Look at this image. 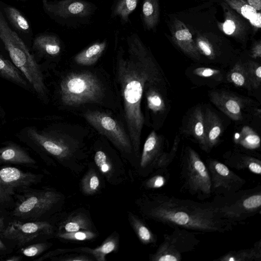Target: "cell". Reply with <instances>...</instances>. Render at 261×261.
Wrapping results in <instances>:
<instances>
[{"instance_id": "6da1fadb", "label": "cell", "mask_w": 261, "mask_h": 261, "mask_svg": "<svg viewBox=\"0 0 261 261\" xmlns=\"http://www.w3.org/2000/svg\"><path fill=\"white\" fill-rule=\"evenodd\" d=\"M127 55L121 48L118 54L116 77L123 105L124 117L133 151L139 157L144 117L141 100L146 86L165 82L160 68L135 33L127 37Z\"/></svg>"}, {"instance_id": "7a4b0ae2", "label": "cell", "mask_w": 261, "mask_h": 261, "mask_svg": "<svg viewBox=\"0 0 261 261\" xmlns=\"http://www.w3.org/2000/svg\"><path fill=\"white\" fill-rule=\"evenodd\" d=\"M140 209L148 219L196 234L224 233L231 230L236 225L224 217L212 201L198 202L154 194L142 199Z\"/></svg>"}, {"instance_id": "3957f363", "label": "cell", "mask_w": 261, "mask_h": 261, "mask_svg": "<svg viewBox=\"0 0 261 261\" xmlns=\"http://www.w3.org/2000/svg\"><path fill=\"white\" fill-rule=\"evenodd\" d=\"M0 39L14 66L27 80L40 98L46 96V88L39 65L16 32L9 25L0 10Z\"/></svg>"}, {"instance_id": "277c9868", "label": "cell", "mask_w": 261, "mask_h": 261, "mask_svg": "<svg viewBox=\"0 0 261 261\" xmlns=\"http://www.w3.org/2000/svg\"><path fill=\"white\" fill-rule=\"evenodd\" d=\"M181 189L203 201L212 196L210 173L199 154L190 146L182 148L180 161Z\"/></svg>"}, {"instance_id": "5b68a950", "label": "cell", "mask_w": 261, "mask_h": 261, "mask_svg": "<svg viewBox=\"0 0 261 261\" xmlns=\"http://www.w3.org/2000/svg\"><path fill=\"white\" fill-rule=\"evenodd\" d=\"M60 94L64 105L76 106L99 102L103 97V90L100 81L92 73L74 72L61 81Z\"/></svg>"}, {"instance_id": "8992f818", "label": "cell", "mask_w": 261, "mask_h": 261, "mask_svg": "<svg viewBox=\"0 0 261 261\" xmlns=\"http://www.w3.org/2000/svg\"><path fill=\"white\" fill-rule=\"evenodd\" d=\"M224 217L235 225L261 211V187L240 190L225 195L215 196L213 201Z\"/></svg>"}, {"instance_id": "52a82bcc", "label": "cell", "mask_w": 261, "mask_h": 261, "mask_svg": "<svg viewBox=\"0 0 261 261\" xmlns=\"http://www.w3.org/2000/svg\"><path fill=\"white\" fill-rule=\"evenodd\" d=\"M27 135L34 144L73 170L71 160L75 159L77 142L55 133L39 130L34 127L27 129Z\"/></svg>"}, {"instance_id": "ba28073f", "label": "cell", "mask_w": 261, "mask_h": 261, "mask_svg": "<svg viewBox=\"0 0 261 261\" xmlns=\"http://www.w3.org/2000/svg\"><path fill=\"white\" fill-rule=\"evenodd\" d=\"M196 233L175 228L171 234H165L156 251L150 255L151 261H180L182 255L196 249L200 243Z\"/></svg>"}, {"instance_id": "9c48e42d", "label": "cell", "mask_w": 261, "mask_h": 261, "mask_svg": "<svg viewBox=\"0 0 261 261\" xmlns=\"http://www.w3.org/2000/svg\"><path fill=\"white\" fill-rule=\"evenodd\" d=\"M84 117L89 124L107 137L121 151L127 153L132 151L129 136L111 116L99 111H88L84 114Z\"/></svg>"}, {"instance_id": "30bf717a", "label": "cell", "mask_w": 261, "mask_h": 261, "mask_svg": "<svg viewBox=\"0 0 261 261\" xmlns=\"http://www.w3.org/2000/svg\"><path fill=\"white\" fill-rule=\"evenodd\" d=\"M205 164L211 177L212 194L215 196L233 193L246 183L245 179L216 159H207Z\"/></svg>"}, {"instance_id": "8fae6325", "label": "cell", "mask_w": 261, "mask_h": 261, "mask_svg": "<svg viewBox=\"0 0 261 261\" xmlns=\"http://www.w3.org/2000/svg\"><path fill=\"white\" fill-rule=\"evenodd\" d=\"M59 199L58 193L50 190L29 193L18 201L13 215L21 218L36 217L49 210Z\"/></svg>"}, {"instance_id": "7c38bea8", "label": "cell", "mask_w": 261, "mask_h": 261, "mask_svg": "<svg viewBox=\"0 0 261 261\" xmlns=\"http://www.w3.org/2000/svg\"><path fill=\"white\" fill-rule=\"evenodd\" d=\"M40 175L24 172L14 167L0 169V204L10 200L16 191L36 184Z\"/></svg>"}, {"instance_id": "4fadbf2b", "label": "cell", "mask_w": 261, "mask_h": 261, "mask_svg": "<svg viewBox=\"0 0 261 261\" xmlns=\"http://www.w3.org/2000/svg\"><path fill=\"white\" fill-rule=\"evenodd\" d=\"M53 227L45 221L10 223L3 232L5 238L15 241L19 244L28 243L39 236L51 233Z\"/></svg>"}, {"instance_id": "5bb4252c", "label": "cell", "mask_w": 261, "mask_h": 261, "mask_svg": "<svg viewBox=\"0 0 261 261\" xmlns=\"http://www.w3.org/2000/svg\"><path fill=\"white\" fill-rule=\"evenodd\" d=\"M44 12L53 18L84 17L91 12V5L83 0H42Z\"/></svg>"}, {"instance_id": "9a60e30c", "label": "cell", "mask_w": 261, "mask_h": 261, "mask_svg": "<svg viewBox=\"0 0 261 261\" xmlns=\"http://www.w3.org/2000/svg\"><path fill=\"white\" fill-rule=\"evenodd\" d=\"M208 95L212 103L231 120L238 121L243 119V111L247 103L245 99L221 90H213Z\"/></svg>"}, {"instance_id": "2e32d148", "label": "cell", "mask_w": 261, "mask_h": 261, "mask_svg": "<svg viewBox=\"0 0 261 261\" xmlns=\"http://www.w3.org/2000/svg\"><path fill=\"white\" fill-rule=\"evenodd\" d=\"M164 150L162 137L152 130L148 136L143 146L140 159V171L143 176H146L155 169V165Z\"/></svg>"}, {"instance_id": "e0dca14e", "label": "cell", "mask_w": 261, "mask_h": 261, "mask_svg": "<svg viewBox=\"0 0 261 261\" xmlns=\"http://www.w3.org/2000/svg\"><path fill=\"white\" fill-rule=\"evenodd\" d=\"M184 133L190 136L203 151L210 152L206 141L204 110L197 106L190 113Z\"/></svg>"}, {"instance_id": "ac0fdd59", "label": "cell", "mask_w": 261, "mask_h": 261, "mask_svg": "<svg viewBox=\"0 0 261 261\" xmlns=\"http://www.w3.org/2000/svg\"><path fill=\"white\" fill-rule=\"evenodd\" d=\"M94 163L101 174L112 184L121 181L122 175H125L123 167L116 164L114 160L103 151H96L94 155Z\"/></svg>"}, {"instance_id": "d6986e66", "label": "cell", "mask_w": 261, "mask_h": 261, "mask_svg": "<svg viewBox=\"0 0 261 261\" xmlns=\"http://www.w3.org/2000/svg\"><path fill=\"white\" fill-rule=\"evenodd\" d=\"M166 83H152L148 84L144 93L146 98L148 109L155 115H163L167 112V96L164 95L163 90Z\"/></svg>"}, {"instance_id": "ffe728a7", "label": "cell", "mask_w": 261, "mask_h": 261, "mask_svg": "<svg viewBox=\"0 0 261 261\" xmlns=\"http://www.w3.org/2000/svg\"><path fill=\"white\" fill-rule=\"evenodd\" d=\"M223 158L228 167L239 170L247 169L256 174L261 173V161L253 155L237 151L225 153Z\"/></svg>"}, {"instance_id": "44dd1931", "label": "cell", "mask_w": 261, "mask_h": 261, "mask_svg": "<svg viewBox=\"0 0 261 261\" xmlns=\"http://www.w3.org/2000/svg\"><path fill=\"white\" fill-rule=\"evenodd\" d=\"M204 117L206 141L210 151L219 142L223 126L219 116L210 109H205Z\"/></svg>"}, {"instance_id": "7402d4cb", "label": "cell", "mask_w": 261, "mask_h": 261, "mask_svg": "<svg viewBox=\"0 0 261 261\" xmlns=\"http://www.w3.org/2000/svg\"><path fill=\"white\" fill-rule=\"evenodd\" d=\"M0 163H11L31 166L36 161L20 146L11 144L0 148Z\"/></svg>"}, {"instance_id": "603a6c76", "label": "cell", "mask_w": 261, "mask_h": 261, "mask_svg": "<svg viewBox=\"0 0 261 261\" xmlns=\"http://www.w3.org/2000/svg\"><path fill=\"white\" fill-rule=\"evenodd\" d=\"M33 46L37 52L52 57L58 56L61 51L59 38L53 35L41 34L37 36L34 40Z\"/></svg>"}, {"instance_id": "cb8c5ba5", "label": "cell", "mask_w": 261, "mask_h": 261, "mask_svg": "<svg viewBox=\"0 0 261 261\" xmlns=\"http://www.w3.org/2000/svg\"><path fill=\"white\" fill-rule=\"evenodd\" d=\"M118 243V237L113 234L107 238L100 246L96 248L81 247L70 249V250L76 252L80 251L91 255L97 261H105L106 255L116 250Z\"/></svg>"}, {"instance_id": "d4e9b609", "label": "cell", "mask_w": 261, "mask_h": 261, "mask_svg": "<svg viewBox=\"0 0 261 261\" xmlns=\"http://www.w3.org/2000/svg\"><path fill=\"white\" fill-rule=\"evenodd\" d=\"M217 260L220 261H260L261 241L256 242L253 247L227 252Z\"/></svg>"}, {"instance_id": "484cf974", "label": "cell", "mask_w": 261, "mask_h": 261, "mask_svg": "<svg viewBox=\"0 0 261 261\" xmlns=\"http://www.w3.org/2000/svg\"><path fill=\"white\" fill-rule=\"evenodd\" d=\"M107 46L106 41L96 42L90 45L74 57V61L82 65L94 64L102 54Z\"/></svg>"}, {"instance_id": "4316f807", "label": "cell", "mask_w": 261, "mask_h": 261, "mask_svg": "<svg viewBox=\"0 0 261 261\" xmlns=\"http://www.w3.org/2000/svg\"><path fill=\"white\" fill-rule=\"evenodd\" d=\"M227 81L236 87L251 90L250 80L244 63L238 62L229 70L226 76Z\"/></svg>"}, {"instance_id": "83f0119b", "label": "cell", "mask_w": 261, "mask_h": 261, "mask_svg": "<svg viewBox=\"0 0 261 261\" xmlns=\"http://www.w3.org/2000/svg\"><path fill=\"white\" fill-rule=\"evenodd\" d=\"M128 220L140 241L145 245L154 244L156 237L146 224L136 215L128 212Z\"/></svg>"}, {"instance_id": "f1b7e54d", "label": "cell", "mask_w": 261, "mask_h": 261, "mask_svg": "<svg viewBox=\"0 0 261 261\" xmlns=\"http://www.w3.org/2000/svg\"><path fill=\"white\" fill-rule=\"evenodd\" d=\"M236 143L243 148L254 150L260 146V139L258 134L251 127L244 126L239 135L234 138Z\"/></svg>"}, {"instance_id": "f546056e", "label": "cell", "mask_w": 261, "mask_h": 261, "mask_svg": "<svg viewBox=\"0 0 261 261\" xmlns=\"http://www.w3.org/2000/svg\"><path fill=\"white\" fill-rule=\"evenodd\" d=\"M0 76L24 88L28 87V83L20 71L9 60L1 56Z\"/></svg>"}, {"instance_id": "4dcf8cb0", "label": "cell", "mask_w": 261, "mask_h": 261, "mask_svg": "<svg viewBox=\"0 0 261 261\" xmlns=\"http://www.w3.org/2000/svg\"><path fill=\"white\" fill-rule=\"evenodd\" d=\"M2 7L11 24L18 31L28 33L30 30L28 20L17 8L2 3Z\"/></svg>"}, {"instance_id": "1f68e13d", "label": "cell", "mask_w": 261, "mask_h": 261, "mask_svg": "<svg viewBox=\"0 0 261 261\" xmlns=\"http://www.w3.org/2000/svg\"><path fill=\"white\" fill-rule=\"evenodd\" d=\"M139 0H117L112 11V17H118L123 23L129 20V15L136 8Z\"/></svg>"}, {"instance_id": "d6a6232c", "label": "cell", "mask_w": 261, "mask_h": 261, "mask_svg": "<svg viewBox=\"0 0 261 261\" xmlns=\"http://www.w3.org/2000/svg\"><path fill=\"white\" fill-rule=\"evenodd\" d=\"M100 185L99 175L95 170L90 168L81 180V188L83 192L87 195L96 193L99 189Z\"/></svg>"}, {"instance_id": "836d02e7", "label": "cell", "mask_w": 261, "mask_h": 261, "mask_svg": "<svg viewBox=\"0 0 261 261\" xmlns=\"http://www.w3.org/2000/svg\"><path fill=\"white\" fill-rule=\"evenodd\" d=\"M90 220L83 214L79 213L69 218L64 225L65 232H74L81 230H91Z\"/></svg>"}, {"instance_id": "e575fe53", "label": "cell", "mask_w": 261, "mask_h": 261, "mask_svg": "<svg viewBox=\"0 0 261 261\" xmlns=\"http://www.w3.org/2000/svg\"><path fill=\"white\" fill-rule=\"evenodd\" d=\"M247 71L251 89H257L261 83V66L253 61L244 63Z\"/></svg>"}, {"instance_id": "d590c367", "label": "cell", "mask_w": 261, "mask_h": 261, "mask_svg": "<svg viewBox=\"0 0 261 261\" xmlns=\"http://www.w3.org/2000/svg\"><path fill=\"white\" fill-rule=\"evenodd\" d=\"M158 173L148 178L144 183L147 189H158L168 181L169 173L167 169L158 170Z\"/></svg>"}, {"instance_id": "8d00e7d4", "label": "cell", "mask_w": 261, "mask_h": 261, "mask_svg": "<svg viewBox=\"0 0 261 261\" xmlns=\"http://www.w3.org/2000/svg\"><path fill=\"white\" fill-rule=\"evenodd\" d=\"M58 236L66 240L84 241L93 239L96 237V234L91 230H81L70 232H60Z\"/></svg>"}, {"instance_id": "74e56055", "label": "cell", "mask_w": 261, "mask_h": 261, "mask_svg": "<svg viewBox=\"0 0 261 261\" xmlns=\"http://www.w3.org/2000/svg\"><path fill=\"white\" fill-rule=\"evenodd\" d=\"M192 72L194 75L200 77L210 78L219 81L222 80L223 77L220 70L210 67L196 68L193 69Z\"/></svg>"}, {"instance_id": "f35d334b", "label": "cell", "mask_w": 261, "mask_h": 261, "mask_svg": "<svg viewBox=\"0 0 261 261\" xmlns=\"http://www.w3.org/2000/svg\"><path fill=\"white\" fill-rule=\"evenodd\" d=\"M241 13L244 17L248 19L251 24L258 28L261 27V15L257 13L256 10L249 5H245L241 9Z\"/></svg>"}, {"instance_id": "ab89813d", "label": "cell", "mask_w": 261, "mask_h": 261, "mask_svg": "<svg viewBox=\"0 0 261 261\" xmlns=\"http://www.w3.org/2000/svg\"><path fill=\"white\" fill-rule=\"evenodd\" d=\"M46 243H37L21 249V253L28 257H34L43 252L47 247Z\"/></svg>"}, {"instance_id": "60d3db41", "label": "cell", "mask_w": 261, "mask_h": 261, "mask_svg": "<svg viewBox=\"0 0 261 261\" xmlns=\"http://www.w3.org/2000/svg\"><path fill=\"white\" fill-rule=\"evenodd\" d=\"M154 8L151 0H145L142 7V13L146 22H151Z\"/></svg>"}, {"instance_id": "b9f144b4", "label": "cell", "mask_w": 261, "mask_h": 261, "mask_svg": "<svg viewBox=\"0 0 261 261\" xmlns=\"http://www.w3.org/2000/svg\"><path fill=\"white\" fill-rule=\"evenodd\" d=\"M85 255H75L59 258L56 260L64 261H90L94 259Z\"/></svg>"}, {"instance_id": "7bdbcfd3", "label": "cell", "mask_w": 261, "mask_h": 261, "mask_svg": "<svg viewBox=\"0 0 261 261\" xmlns=\"http://www.w3.org/2000/svg\"><path fill=\"white\" fill-rule=\"evenodd\" d=\"M192 35L187 29L177 31L175 33L176 38L179 41H189L192 39Z\"/></svg>"}, {"instance_id": "ee69618b", "label": "cell", "mask_w": 261, "mask_h": 261, "mask_svg": "<svg viewBox=\"0 0 261 261\" xmlns=\"http://www.w3.org/2000/svg\"><path fill=\"white\" fill-rule=\"evenodd\" d=\"M223 31L227 35L232 34L236 29V25L234 22L231 20H227L224 23Z\"/></svg>"}, {"instance_id": "f6af8a7d", "label": "cell", "mask_w": 261, "mask_h": 261, "mask_svg": "<svg viewBox=\"0 0 261 261\" xmlns=\"http://www.w3.org/2000/svg\"><path fill=\"white\" fill-rule=\"evenodd\" d=\"M249 5L256 10H260L261 9V0H247Z\"/></svg>"}, {"instance_id": "bcb514c9", "label": "cell", "mask_w": 261, "mask_h": 261, "mask_svg": "<svg viewBox=\"0 0 261 261\" xmlns=\"http://www.w3.org/2000/svg\"><path fill=\"white\" fill-rule=\"evenodd\" d=\"M21 259V257L18 256H11L5 259L6 261H19Z\"/></svg>"}, {"instance_id": "7dc6e473", "label": "cell", "mask_w": 261, "mask_h": 261, "mask_svg": "<svg viewBox=\"0 0 261 261\" xmlns=\"http://www.w3.org/2000/svg\"><path fill=\"white\" fill-rule=\"evenodd\" d=\"M6 249L5 244L0 240V250H4Z\"/></svg>"}, {"instance_id": "c3c4849f", "label": "cell", "mask_w": 261, "mask_h": 261, "mask_svg": "<svg viewBox=\"0 0 261 261\" xmlns=\"http://www.w3.org/2000/svg\"><path fill=\"white\" fill-rule=\"evenodd\" d=\"M2 220L0 219V231L2 228Z\"/></svg>"}]
</instances>
